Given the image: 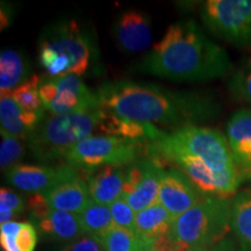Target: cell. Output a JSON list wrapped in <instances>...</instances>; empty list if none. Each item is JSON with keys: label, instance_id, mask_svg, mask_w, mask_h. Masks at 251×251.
I'll list each match as a JSON object with an SVG mask.
<instances>
[{"label": "cell", "instance_id": "484cf974", "mask_svg": "<svg viewBox=\"0 0 251 251\" xmlns=\"http://www.w3.org/2000/svg\"><path fill=\"white\" fill-rule=\"evenodd\" d=\"M228 87L235 99L251 105V50L231 74Z\"/></svg>", "mask_w": 251, "mask_h": 251}, {"label": "cell", "instance_id": "836d02e7", "mask_svg": "<svg viewBox=\"0 0 251 251\" xmlns=\"http://www.w3.org/2000/svg\"><path fill=\"white\" fill-rule=\"evenodd\" d=\"M13 14V11H12L11 7H9L8 4H4L2 2L1 5V29H4L11 23V17Z\"/></svg>", "mask_w": 251, "mask_h": 251}, {"label": "cell", "instance_id": "277c9868", "mask_svg": "<svg viewBox=\"0 0 251 251\" xmlns=\"http://www.w3.org/2000/svg\"><path fill=\"white\" fill-rule=\"evenodd\" d=\"M39 61L47 76L98 75L99 49L92 34L75 19H61L43 29Z\"/></svg>", "mask_w": 251, "mask_h": 251}, {"label": "cell", "instance_id": "5bb4252c", "mask_svg": "<svg viewBox=\"0 0 251 251\" xmlns=\"http://www.w3.org/2000/svg\"><path fill=\"white\" fill-rule=\"evenodd\" d=\"M226 136L238 170L251 183V108L233 113L227 122Z\"/></svg>", "mask_w": 251, "mask_h": 251}, {"label": "cell", "instance_id": "8992f818", "mask_svg": "<svg viewBox=\"0 0 251 251\" xmlns=\"http://www.w3.org/2000/svg\"><path fill=\"white\" fill-rule=\"evenodd\" d=\"M233 198L203 196L172 224L169 238L176 247L211 249L231 230Z\"/></svg>", "mask_w": 251, "mask_h": 251}, {"label": "cell", "instance_id": "d6986e66", "mask_svg": "<svg viewBox=\"0 0 251 251\" xmlns=\"http://www.w3.org/2000/svg\"><path fill=\"white\" fill-rule=\"evenodd\" d=\"M174 218L161 203H156L149 208L136 213L135 234L142 242L149 247L159 238L169 236Z\"/></svg>", "mask_w": 251, "mask_h": 251}, {"label": "cell", "instance_id": "83f0119b", "mask_svg": "<svg viewBox=\"0 0 251 251\" xmlns=\"http://www.w3.org/2000/svg\"><path fill=\"white\" fill-rule=\"evenodd\" d=\"M26 209V199L9 188L1 187L0 190V222L14 221Z\"/></svg>", "mask_w": 251, "mask_h": 251}, {"label": "cell", "instance_id": "e575fe53", "mask_svg": "<svg viewBox=\"0 0 251 251\" xmlns=\"http://www.w3.org/2000/svg\"><path fill=\"white\" fill-rule=\"evenodd\" d=\"M176 251H209V249H206V248L179 246V247H176Z\"/></svg>", "mask_w": 251, "mask_h": 251}, {"label": "cell", "instance_id": "ba28073f", "mask_svg": "<svg viewBox=\"0 0 251 251\" xmlns=\"http://www.w3.org/2000/svg\"><path fill=\"white\" fill-rule=\"evenodd\" d=\"M200 15L213 35L237 48L251 49V0H208Z\"/></svg>", "mask_w": 251, "mask_h": 251}, {"label": "cell", "instance_id": "44dd1931", "mask_svg": "<svg viewBox=\"0 0 251 251\" xmlns=\"http://www.w3.org/2000/svg\"><path fill=\"white\" fill-rule=\"evenodd\" d=\"M231 231L241 251H251V187L240 191L233 198Z\"/></svg>", "mask_w": 251, "mask_h": 251}, {"label": "cell", "instance_id": "3957f363", "mask_svg": "<svg viewBox=\"0 0 251 251\" xmlns=\"http://www.w3.org/2000/svg\"><path fill=\"white\" fill-rule=\"evenodd\" d=\"M134 71L181 83H203L228 76L234 64L196 21L185 20L170 25Z\"/></svg>", "mask_w": 251, "mask_h": 251}, {"label": "cell", "instance_id": "4316f807", "mask_svg": "<svg viewBox=\"0 0 251 251\" xmlns=\"http://www.w3.org/2000/svg\"><path fill=\"white\" fill-rule=\"evenodd\" d=\"M106 251H147V247L135 231L119 226L109 231L102 243Z\"/></svg>", "mask_w": 251, "mask_h": 251}, {"label": "cell", "instance_id": "9a60e30c", "mask_svg": "<svg viewBox=\"0 0 251 251\" xmlns=\"http://www.w3.org/2000/svg\"><path fill=\"white\" fill-rule=\"evenodd\" d=\"M127 166H102L84 174L92 201L109 206L122 197Z\"/></svg>", "mask_w": 251, "mask_h": 251}, {"label": "cell", "instance_id": "7a4b0ae2", "mask_svg": "<svg viewBox=\"0 0 251 251\" xmlns=\"http://www.w3.org/2000/svg\"><path fill=\"white\" fill-rule=\"evenodd\" d=\"M103 111L140 124L172 128L211 121L221 106L208 94L174 91L151 83L129 79L105 81L96 91Z\"/></svg>", "mask_w": 251, "mask_h": 251}, {"label": "cell", "instance_id": "d6a6232c", "mask_svg": "<svg viewBox=\"0 0 251 251\" xmlns=\"http://www.w3.org/2000/svg\"><path fill=\"white\" fill-rule=\"evenodd\" d=\"M209 251H238V249L234 238L228 235V236L225 237L224 240L220 241L219 243H216L214 247H212Z\"/></svg>", "mask_w": 251, "mask_h": 251}, {"label": "cell", "instance_id": "5b68a950", "mask_svg": "<svg viewBox=\"0 0 251 251\" xmlns=\"http://www.w3.org/2000/svg\"><path fill=\"white\" fill-rule=\"evenodd\" d=\"M102 115V108L62 115L50 114L33 130L27 143L37 161L65 158L77 143L98 129Z\"/></svg>", "mask_w": 251, "mask_h": 251}, {"label": "cell", "instance_id": "d4e9b609", "mask_svg": "<svg viewBox=\"0 0 251 251\" xmlns=\"http://www.w3.org/2000/svg\"><path fill=\"white\" fill-rule=\"evenodd\" d=\"M40 78L36 75H33L20 86L12 91L14 101L25 114L45 115L46 109L39 94Z\"/></svg>", "mask_w": 251, "mask_h": 251}, {"label": "cell", "instance_id": "e0dca14e", "mask_svg": "<svg viewBox=\"0 0 251 251\" xmlns=\"http://www.w3.org/2000/svg\"><path fill=\"white\" fill-rule=\"evenodd\" d=\"M162 161L148 156L146 171L130 196L125 198L135 213H139L158 203L159 188L165 169Z\"/></svg>", "mask_w": 251, "mask_h": 251}, {"label": "cell", "instance_id": "cb8c5ba5", "mask_svg": "<svg viewBox=\"0 0 251 251\" xmlns=\"http://www.w3.org/2000/svg\"><path fill=\"white\" fill-rule=\"evenodd\" d=\"M0 124L1 134L23 141L29 139L31 133L25 124L23 112L14 101L12 92L2 93L0 97Z\"/></svg>", "mask_w": 251, "mask_h": 251}, {"label": "cell", "instance_id": "603a6c76", "mask_svg": "<svg viewBox=\"0 0 251 251\" xmlns=\"http://www.w3.org/2000/svg\"><path fill=\"white\" fill-rule=\"evenodd\" d=\"M84 234L103 243L109 231L114 228V221L109 206L91 201L79 214Z\"/></svg>", "mask_w": 251, "mask_h": 251}, {"label": "cell", "instance_id": "9c48e42d", "mask_svg": "<svg viewBox=\"0 0 251 251\" xmlns=\"http://www.w3.org/2000/svg\"><path fill=\"white\" fill-rule=\"evenodd\" d=\"M39 94L45 109L51 115L101 108L97 92H92L76 75L41 77Z\"/></svg>", "mask_w": 251, "mask_h": 251}, {"label": "cell", "instance_id": "6da1fadb", "mask_svg": "<svg viewBox=\"0 0 251 251\" xmlns=\"http://www.w3.org/2000/svg\"><path fill=\"white\" fill-rule=\"evenodd\" d=\"M148 155L180 169L203 196L233 198L246 181L227 136L214 128L186 126L169 131L148 142Z\"/></svg>", "mask_w": 251, "mask_h": 251}, {"label": "cell", "instance_id": "8fae6325", "mask_svg": "<svg viewBox=\"0 0 251 251\" xmlns=\"http://www.w3.org/2000/svg\"><path fill=\"white\" fill-rule=\"evenodd\" d=\"M83 172L68 165L57 166L18 164L5 174L7 183L18 190L33 194H45L64 181L74 179Z\"/></svg>", "mask_w": 251, "mask_h": 251}, {"label": "cell", "instance_id": "f1b7e54d", "mask_svg": "<svg viewBox=\"0 0 251 251\" xmlns=\"http://www.w3.org/2000/svg\"><path fill=\"white\" fill-rule=\"evenodd\" d=\"M2 141L0 146V166L2 172H7L9 169L18 165L25 155V146L23 140L9 135L1 134Z\"/></svg>", "mask_w": 251, "mask_h": 251}, {"label": "cell", "instance_id": "7c38bea8", "mask_svg": "<svg viewBox=\"0 0 251 251\" xmlns=\"http://www.w3.org/2000/svg\"><path fill=\"white\" fill-rule=\"evenodd\" d=\"M203 194L180 169H165L159 188L158 203L176 220L202 199Z\"/></svg>", "mask_w": 251, "mask_h": 251}, {"label": "cell", "instance_id": "30bf717a", "mask_svg": "<svg viewBox=\"0 0 251 251\" xmlns=\"http://www.w3.org/2000/svg\"><path fill=\"white\" fill-rule=\"evenodd\" d=\"M30 224L43 237L58 242H72L84 236L79 214L51 208L43 194H33L28 200Z\"/></svg>", "mask_w": 251, "mask_h": 251}, {"label": "cell", "instance_id": "ac0fdd59", "mask_svg": "<svg viewBox=\"0 0 251 251\" xmlns=\"http://www.w3.org/2000/svg\"><path fill=\"white\" fill-rule=\"evenodd\" d=\"M98 130L105 135L133 141H141V142H152V141L161 139L166 133L156 126L127 120V119L119 118L117 115L106 111H103Z\"/></svg>", "mask_w": 251, "mask_h": 251}, {"label": "cell", "instance_id": "7402d4cb", "mask_svg": "<svg viewBox=\"0 0 251 251\" xmlns=\"http://www.w3.org/2000/svg\"><path fill=\"white\" fill-rule=\"evenodd\" d=\"M37 229L30 222L9 221L0 226V244L4 251H34Z\"/></svg>", "mask_w": 251, "mask_h": 251}, {"label": "cell", "instance_id": "1f68e13d", "mask_svg": "<svg viewBox=\"0 0 251 251\" xmlns=\"http://www.w3.org/2000/svg\"><path fill=\"white\" fill-rule=\"evenodd\" d=\"M147 251H176V246L169 236L162 237L147 248Z\"/></svg>", "mask_w": 251, "mask_h": 251}, {"label": "cell", "instance_id": "2e32d148", "mask_svg": "<svg viewBox=\"0 0 251 251\" xmlns=\"http://www.w3.org/2000/svg\"><path fill=\"white\" fill-rule=\"evenodd\" d=\"M43 196L51 208L74 214H80L92 201L84 172L74 179L59 184Z\"/></svg>", "mask_w": 251, "mask_h": 251}, {"label": "cell", "instance_id": "f546056e", "mask_svg": "<svg viewBox=\"0 0 251 251\" xmlns=\"http://www.w3.org/2000/svg\"><path fill=\"white\" fill-rule=\"evenodd\" d=\"M109 209H111L113 221H114L115 226L135 231L136 213L131 209L129 203L127 202V200L124 197L119 198L112 205H109Z\"/></svg>", "mask_w": 251, "mask_h": 251}, {"label": "cell", "instance_id": "52a82bcc", "mask_svg": "<svg viewBox=\"0 0 251 251\" xmlns=\"http://www.w3.org/2000/svg\"><path fill=\"white\" fill-rule=\"evenodd\" d=\"M148 155V142L111 135H91L65 156L68 165L84 174L102 166H127Z\"/></svg>", "mask_w": 251, "mask_h": 251}, {"label": "cell", "instance_id": "4fadbf2b", "mask_svg": "<svg viewBox=\"0 0 251 251\" xmlns=\"http://www.w3.org/2000/svg\"><path fill=\"white\" fill-rule=\"evenodd\" d=\"M113 35L124 52L144 51L151 45V19L139 11L124 12L115 20Z\"/></svg>", "mask_w": 251, "mask_h": 251}, {"label": "cell", "instance_id": "4dcf8cb0", "mask_svg": "<svg viewBox=\"0 0 251 251\" xmlns=\"http://www.w3.org/2000/svg\"><path fill=\"white\" fill-rule=\"evenodd\" d=\"M61 251H106L102 243L89 235H84L77 240L65 244Z\"/></svg>", "mask_w": 251, "mask_h": 251}, {"label": "cell", "instance_id": "ffe728a7", "mask_svg": "<svg viewBox=\"0 0 251 251\" xmlns=\"http://www.w3.org/2000/svg\"><path fill=\"white\" fill-rule=\"evenodd\" d=\"M29 63L23 52L2 50L0 54V93H8L27 80Z\"/></svg>", "mask_w": 251, "mask_h": 251}]
</instances>
